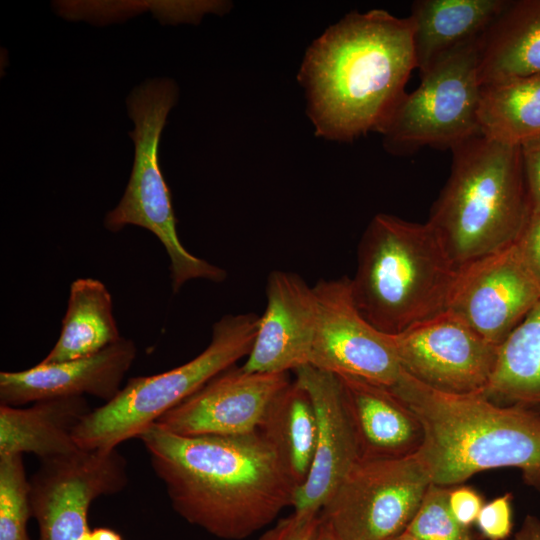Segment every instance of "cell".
Listing matches in <instances>:
<instances>
[{"instance_id":"16","label":"cell","mask_w":540,"mask_h":540,"mask_svg":"<svg viewBox=\"0 0 540 540\" xmlns=\"http://www.w3.org/2000/svg\"><path fill=\"white\" fill-rule=\"evenodd\" d=\"M266 300L242 368L247 372L288 373L308 365L317 319L313 287L296 273L273 270L267 278Z\"/></svg>"},{"instance_id":"36","label":"cell","mask_w":540,"mask_h":540,"mask_svg":"<svg viewBox=\"0 0 540 540\" xmlns=\"http://www.w3.org/2000/svg\"><path fill=\"white\" fill-rule=\"evenodd\" d=\"M388 540H419V539L404 531L401 534H399V535H397L395 537H392V538H390Z\"/></svg>"},{"instance_id":"17","label":"cell","mask_w":540,"mask_h":540,"mask_svg":"<svg viewBox=\"0 0 540 540\" xmlns=\"http://www.w3.org/2000/svg\"><path fill=\"white\" fill-rule=\"evenodd\" d=\"M137 354L135 343L121 337L88 357L0 372V404L12 407L41 400L84 396L111 401Z\"/></svg>"},{"instance_id":"23","label":"cell","mask_w":540,"mask_h":540,"mask_svg":"<svg viewBox=\"0 0 540 540\" xmlns=\"http://www.w3.org/2000/svg\"><path fill=\"white\" fill-rule=\"evenodd\" d=\"M483 395L496 404L540 414V301L499 346Z\"/></svg>"},{"instance_id":"34","label":"cell","mask_w":540,"mask_h":540,"mask_svg":"<svg viewBox=\"0 0 540 540\" xmlns=\"http://www.w3.org/2000/svg\"><path fill=\"white\" fill-rule=\"evenodd\" d=\"M310 540H339L330 525L320 516L319 523Z\"/></svg>"},{"instance_id":"27","label":"cell","mask_w":540,"mask_h":540,"mask_svg":"<svg viewBox=\"0 0 540 540\" xmlns=\"http://www.w3.org/2000/svg\"><path fill=\"white\" fill-rule=\"evenodd\" d=\"M451 488L431 483L405 532L419 540H478L449 507Z\"/></svg>"},{"instance_id":"31","label":"cell","mask_w":540,"mask_h":540,"mask_svg":"<svg viewBox=\"0 0 540 540\" xmlns=\"http://www.w3.org/2000/svg\"><path fill=\"white\" fill-rule=\"evenodd\" d=\"M531 213H540V136L520 145Z\"/></svg>"},{"instance_id":"1","label":"cell","mask_w":540,"mask_h":540,"mask_svg":"<svg viewBox=\"0 0 540 540\" xmlns=\"http://www.w3.org/2000/svg\"><path fill=\"white\" fill-rule=\"evenodd\" d=\"M138 438L173 509L213 536L245 539L293 504L297 485L259 431L184 436L154 423Z\"/></svg>"},{"instance_id":"6","label":"cell","mask_w":540,"mask_h":540,"mask_svg":"<svg viewBox=\"0 0 540 540\" xmlns=\"http://www.w3.org/2000/svg\"><path fill=\"white\" fill-rule=\"evenodd\" d=\"M255 313L228 314L214 323L209 345L169 371L130 378L114 399L93 409L74 432L84 450H111L139 437L163 414L248 356L257 333Z\"/></svg>"},{"instance_id":"25","label":"cell","mask_w":540,"mask_h":540,"mask_svg":"<svg viewBox=\"0 0 540 540\" xmlns=\"http://www.w3.org/2000/svg\"><path fill=\"white\" fill-rule=\"evenodd\" d=\"M480 133L520 146L540 136V74L481 86Z\"/></svg>"},{"instance_id":"30","label":"cell","mask_w":540,"mask_h":540,"mask_svg":"<svg viewBox=\"0 0 540 540\" xmlns=\"http://www.w3.org/2000/svg\"><path fill=\"white\" fill-rule=\"evenodd\" d=\"M319 520V513L294 511L278 521L259 540H310Z\"/></svg>"},{"instance_id":"8","label":"cell","mask_w":540,"mask_h":540,"mask_svg":"<svg viewBox=\"0 0 540 540\" xmlns=\"http://www.w3.org/2000/svg\"><path fill=\"white\" fill-rule=\"evenodd\" d=\"M481 37L449 51L420 73L418 87L404 95L378 132L389 153L412 154L426 146L451 150L481 134Z\"/></svg>"},{"instance_id":"7","label":"cell","mask_w":540,"mask_h":540,"mask_svg":"<svg viewBox=\"0 0 540 540\" xmlns=\"http://www.w3.org/2000/svg\"><path fill=\"white\" fill-rule=\"evenodd\" d=\"M178 88L169 78L148 80L137 86L127 99L135 128L130 136L135 145L134 163L126 190L118 205L106 214L104 226L118 232L135 225L152 232L170 259L172 289L177 293L193 279L222 282L227 273L188 252L181 244L171 194L159 166V142L169 111L175 105Z\"/></svg>"},{"instance_id":"4","label":"cell","mask_w":540,"mask_h":540,"mask_svg":"<svg viewBox=\"0 0 540 540\" xmlns=\"http://www.w3.org/2000/svg\"><path fill=\"white\" fill-rule=\"evenodd\" d=\"M457 272L428 222L379 213L359 242L352 296L373 327L395 335L447 309Z\"/></svg>"},{"instance_id":"19","label":"cell","mask_w":540,"mask_h":540,"mask_svg":"<svg viewBox=\"0 0 540 540\" xmlns=\"http://www.w3.org/2000/svg\"><path fill=\"white\" fill-rule=\"evenodd\" d=\"M84 396L34 402L30 407L0 404V456L33 453L40 460L80 449L74 432L92 411Z\"/></svg>"},{"instance_id":"37","label":"cell","mask_w":540,"mask_h":540,"mask_svg":"<svg viewBox=\"0 0 540 540\" xmlns=\"http://www.w3.org/2000/svg\"><path fill=\"white\" fill-rule=\"evenodd\" d=\"M81 540H95L93 535H92V530H88L84 536L81 538Z\"/></svg>"},{"instance_id":"10","label":"cell","mask_w":540,"mask_h":540,"mask_svg":"<svg viewBox=\"0 0 540 540\" xmlns=\"http://www.w3.org/2000/svg\"><path fill=\"white\" fill-rule=\"evenodd\" d=\"M40 462L29 480L39 540H81L92 502L119 493L128 482L126 459L116 448H80Z\"/></svg>"},{"instance_id":"24","label":"cell","mask_w":540,"mask_h":540,"mask_svg":"<svg viewBox=\"0 0 540 540\" xmlns=\"http://www.w3.org/2000/svg\"><path fill=\"white\" fill-rule=\"evenodd\" d=\"M297 485L309 474L316 444L317 421L308 392L290 382L270 403L259 430Z\"/></svg>"},{"instance_id":"14","label":"cell","mask_w":540,"mask_h":540,"mask_svg":"<svg viewBox=\"0 0 540 540\" xmlns=\"http://www.w3.org/2000/svg\"><path fill=\"white\" fill-rule=\"evenodd\" d=\"M288 373L223 371L155 423L184 436H241L259 430L273 399L290 383Z\"/></svg>"},{"instance_id":"33","label":"cell","mask_w":540,"mask_h":540,"mask_svg":"<svg viewBox=\"0 0 540 540\" xmlns=\"http://www.w3.org/2000/svg\"><path fill=\"white\" fill-rule=\"evenodd\" d=\"M513 540H540V519L534 515H527Z\"/></svg>"},{"instance_id":"29","label":"cell","mask_w":540,"mask_h":540,"mask_svg":"<svg viewBox=\"0 0 540 540\" xmlns=\"http://www.w3.org/2000/svg\"><path fill=\"white\" fill-rule=\"evenodd\" d=\"M513 247L524 269L540 289V213H531Z\"/></svg>"},{"instance_id":"12","label":"cell","mask_w":540,"mask_h":540,"mask_svg":"<svg viewBox=\"0 0 540 540\" xmlns=\"http://www.w3.org/2000/svg\"><path fill=\"white\" fill-rule=\"evenodd\" d=\"M317 319L309 364L334 375H349L393 386L402 367L387 334L357 309L350 278L319 280L314 286Z\"/></svg>"},{"instance_id":"20","label":"cell","mask_w":540,"mask_h":540,"mask_svg":"<svg viewBox=\"0 0 540 540\" xmlns=\"http://www.w3.org/2000/svg\"><path fill=\"white\" fill-rule=\"evenodd\" d=\"M509 3V0L414 1L409 18L419 73L449 51L480 38Z\"/></svg>"},{"instance_id":"18","label":"cell","mask_w":540,"mask_h":540,"mask_svg":"<svg viewBox=\"0 0 540 540\" xmlns=\"http://www.w3.org/2000/svg\"><path fill=\"white\" fill-rule=\"evenodd\" d=\"M336 376L361 459L401 458L419 450L422 425L388 387L354 376Z\"/></svg>"},{"instance_id":"32","label":"cell","mask_w":540,"mask_h":540,"mask_svg":"<svg viewBox=\"0 0 540 540\" xmlns=\"http://www.w3.org/2000/svg\"><path fill=\"white\" fill-rule=\"evenodd\" d=\"M483 505L481 496L474 489L466 486L451 488L449 507L462 525L470 527L476 522Z\"/></svg>"},{"instance_id":"22","label":"cell","mask_w":540,"mask_h":540,"mask_svg":"<svg viewBox=\"0 0 540 540\" xmlns=\"http://www.w3.org/2000/svg\"><path fill=\"white\" fill-rule=\"evenodd\" d=\"M121 338L113 316L112 297L93 278L72 282L60 336L40 363L54 364L91 356Z\"/></svg>"},{"instance_id":"28","label":"cell","mask_w":540,"mask_h":540,"mask_svg":"<svg viewBox=\"0 0 540 540\" xmlns=\"http://www.w3.org/2000/svg\"><path fill=\"white\" fill-rule=\"evenodd\" d=\"M512 494L506 493L483 505L477 525L488 540H505L512 531Z\"/></svg>"},{"instance_id":"35","label":"cell","mask_w":540,"mask_h":540,"mask_svg":"<svg viewBox=\"0 0 540 540\" xmlns=\"http://www.w3.org/2000/svg\"><path fill=\"white\" fill-rule=\"evenodd\" d=\"M92 535L95 540H122L120 534L112 529L98 527L92 530Z\"/></svg>"},{"instance_id":"26","label":"cell","mask_w":540,"mask_h":540,"mask_svg":"<svg viewBox=\"0 0 540 540\" xmlns=\"http://www.w3.org/2000/svg\"><path fill=\"white\" fill-rule=\"evenodd\" d=\"M30 482L21 454L0 456V540H30Z\"/></svg>"},{"instance_id":"11","label":"cell","mask_w":540,"mask_h":540,"mask_svg":"<svg viewBox=\"0 0 540 540\" xmlns=\"http://www.w3.org/2000/svg\"><path fill=\"white\" fill-rule=\"evenodd\" d=\"M388 337L402 369L444 393L483 394L496 366L499 346L448 310Z\"/></svg>"},{"instance_id":"2","label":"cell","mask_w":540,"mask_h":540,"mask_svg":"<svg viewBox=\"0 0 540 540\" xmlns=\"http://www.w3.org/2000/svg\"><path fill=\"white\" fill-rule=\"evenodd\" d=\"M415 68L409 17L347 14L310 45L298 74L316 135L352 141L379 132Z\"/></svg>"},{"instance_id":"15","label":"cell","mask_w":540,"mask_h":540,"mask_svg":"<svg viewBox=\"0 0 540 540\" xmlns=\"http://www.w3.org/2000/svg\"><path fill=\"white\" fill-rule=\"evenodd\" d=\"M294 372L313 402L317 435L309 474L296 489L292 507L319 513L360 457L337 376L311 365Z\"/></svg>"},{"instance_id":"21","label":"cell","mask_w":540,"mask_h":540,"mask_svg":"<svg viewBox=\"0 0 540 540\" xmlns=\"http://www.w3.org/2000/svg\"><path fill=\"white\" fill-rule=\"evenodd\" d=\"M481 86L540 74V0L510 1L480 39Z\"/></svg>"},{"instance_id":"13","label":"cell","mask_w":540,"mask_h":540,"mask_svg":"<svg viewBox=\"0 0 540 540\" xmlns=\"http://www.w3.org/2000/svg\"><path fill=\"white\" fill-rule=\"evenodd\" d=\"M539 301L511 245L459 268L446 310L500 346Z\"/></svg>"},{"instance_id":"3","label":"cell","mask_w":540,"mask_h":540,"mask_svg":"<svg viewBox=\"0 0 540 540\" xmlns=\"http://www.w3.org/2000/svg\"><path fill=\"white\" fill-rule=\"evenodd\" d=\"M419 419L416 452L434 484L451 487L478 472L516 468L540 492V414L496 404L482 393L435 390L402 370L388 387Z\"/></svg>"},{"instance_id":"5","label":"cell","mask_w":540,"mask_h":540,"mask_svg":"<svg viewBox=\"0 0 540 540\" xmlns=\"http://www.w3.org/2000/svg\"><path fill=\"white\" fill-rule=\"evenodd\" d=\"M452 151L427 222L457 269L515 243L531 215L520 146L477 135Z\"/></svg>"},{"instance_id":"9","label":"cell","mask_w":540,"mask_h":540,"mask_svg":"<svg viewBox=\"0 0 540 540\" xmlns=\"http://www.w3.org/2000/svg\"><path fill=\"white\" fill-rule=\"evenodd\" d=\"M431 483L417 453L360 458L320 516L339 540H388L406 530Z\"/></svg>"}]
</instances>
